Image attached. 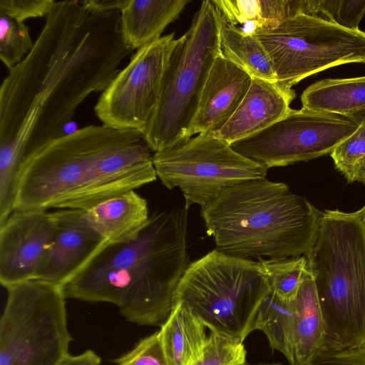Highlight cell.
Segmentation results:
<instances>
[{
  "label": "cell",
  "mask_w": 365,
  "mask_h": 365,
  "mask_svg": "<svg viewBox=\"0 0 365 365\" xmlns=\"http://www.w3.org/2000/svg\"><path fill=\"white\" fill-rule=\"evenodd\" d=\"M30 52L0 87V182L14 186L33 153L64 134L78 106L103 92L133 51L119 11L93 14L77 1H56Z\"/></svg>",
  "instance_id": "obj_1"
},
{
  "label": "cell",
  "mask_w": 365,
  "mask_h": 365,
  "mask_svg": "<svg viewBox=\"0 0 365 365\" xmlns=\"http://www.w3.org/2000/svg\"><path fill=\"white\" fill-rule=\"evenodd\" d=\"M143 133L88 125L53 139L21 165L14 211L87 210L156 180Z\"/></svg>",
  "instance_id": "obj_2"
},
{
  "label": "cell",
  "mask_w": 365,
  "mask_h": 365,
  "mask_svg": "<svg viewBox=\"0 0 365 365\" xmlns=\"http://www.w3.org/2000/svg\"><path fill=\"white\" fill-rule=\"evenodd\" d=\"M187 209L154 213L133 240L104 246L62 287L66 298L117 306L130 322L161 326L188 266Z\"/></svg>",
  "instance_id": "obj_3"
},
{
  "label": "cell",
  "mask_w": 365,
  "mask_h": 365,
  "mask_svg": "<svg viewBox=\"0 0 365 365\" xmlns=\"http://www.w3.org/2000/svg\"><path fill=\"white\" fill-rule=\"evenodd\" d=\"M322 215L287 184L259 179L228 187L202 207L207 235L238 257L288 259L311 249Z\"/></svg>",
  "instance_id": "obj_4"
},
{
  "label": "cell",
  "mask_w": 365,
  "mask_h": 365,
  "mask_svg": "<svg viewBox=\"0 0 365 365\" xmlns=\"http://www.w3.org/2000/svg\"><path fill=\"white\" fill-rule=\"evenodd\" d=\"M312 274L324 324L322 349L365 344V215L322 212L310 250Z\"/></svg>",
  "instance_id": "obj_5"
},
{
  "label": "cell",
  "mask_w": 365,
  "mask_h": 365,
  "mask_svg": "<svg viewBox=\"0 0 365 365\" xmlns=\"http://www.w3.org/2000/svg\"><path fill=\"white\" fill-rule=\"evenodd\" d=\"M269 292L259 260L215 249L188 264L174 304H185L210 331L243 342L255 330L258 309Z\"/></svg>",
  "instance_id": "obj_6"
},
{
  "label": "cell",
  "mask_w": 365,
  "mask_h": 365,
  "mask_svg": "<svg viewBox=\"0 0 365 365\" xmlns=\"http://www.w3.org/2000/svg\"><path fill=\"white\" fill-rule=\"evenodd\" d=\"M218 13L212 0L203 1L191 26L170 56L159 102L144 133L154 153L190 137L200 97L215 58L220 53Z\"/></svg>",
  "instance_id": "obj_7"
},
{
  "label": "cell",
  "mask_w": 365,
  "mask_h": 365,
  "mask_svg": "<svg viewBox=\"0 0 365 365\" xmlns=\"http://www.w3.org/2000/svg\"><path fill=\"white\" fill-rule=\"evenodd\" d=\"M0 319V365H59L69 355L62 287L30 279L6 287Z\"/></svg>",
  "instance_id": "obj_8"
},
{
  "label": "cell",
  "mask_w": 365,
  "mask_h": 365,
  "mask_svg": "<svg viewBox=\"0 0 365 365\" xmlns=\"http://www.w3.org/2000/svg\"><path fill=\"white\" fill-rule=\"evenodd\" d=\"M255 36L266 49L277 83L287 91L305 78L339 65L365 63V32L299 14Z\"/></svg>",
  "instance_id": "obj_9"
},
{
  "label": "cell",
  "mask_w": 365,
  "mask_h": 365,
  "mask_svg": "<svg viewBox=\"0 0 365 365\" xmlns=\"http://www.w3.org/2000/svg\"><path fill=\"white\" fill-rule=\"evenodd\" d=\"M153 163L162 183L179 187L185 207H205L224 190L266 178L267 168L236 152L213 133L197 134L170 149L153 153Z\"/></svg>",
  "instance_id": "obj_10"
},
{
  "label": "cell",
  "mask_w": 365,
  "mask_h": 365,
  "mask_svg": "<svg viewBox=\"0 0 365 365\" xmlns=\"http://www.w3.org/2000/svg\"><path fill=\"white\" fill-rule=\"evenodd\" d=\"M358 126L343 116L291 109L278 121L231 147L267 169L283 167L330 154Z\"/></svg>",
  "instance_id": "obj_11"
},
{
  "label": "cell",
  "mask_w": 365,
  "mask_h": 365,
  "mask_svg": "<svg viewBox=\"0 0 365 365\" xmlns=\"http://www.w3.org/2000/svg\"><path fill=\"white\" fill-rule=\"evenodd\" d=\"M176 41L173 32L137 50L101 93L94 106L102 125L144 134L158 106Z\"/></svg>",
  "instance_id": "obj_12"
},
{
  "label": "cell",
  "mask_w": 365,
  "mask_h": 365,
  "mask_svg": "<svg viewBox=\"0 0 365 365\" xmlns=\"http://www.w3.org/2000/svg\"><path fill=\"white\" fill-rule=\"evenodd\" d=\"M55 212L14 211L0 226V282L34 279L56 232Z\"/></svg>",
  "instance_id": "obj_13"
},
{
  "label": "cell",
  "mask_w": 365,
  "mask_h": 365,
  "mask_svg": "<svg viewBox=\"0 0 365 365\" xmlns=\"http://www.w3.org/2000/svg\"><path fill=\"white\" fill-rule=\"evenodd\" d=\"M53 242L42 259L34 279L63 287L75 277L106 243L90 226L85 210L59 209Z\"/></svg>",
  "instance_id": "obj_14"
},
{
  "label": "cell",
  "mask_w": 365,
  "mask_h": 365,
  "mask_svg": "<svg viewBox=\"0 0 365 365\" xmlns=\"http://www.w3.org/2000/svg\"><path fill=\"white\" fill-rule=\"evenodd\" d=\"M252 83V77L220 53L215 59L200 97L190 137L216 133L234 114Z\"/></svg>",
  "instance_id": "obj_15"
},
{
  "label": "cell",
  "mask_w": 365,
  "mask_h": 365,
  "mask_svg": "<svg viewBox=\"0 0 365 365\" xmlns=\"http://www.w3.org/2000/svg\"><path fill=\"white\" fill-rule=\"evenodd\" d=\"M295 96L294 91H287L275 81L252 78L250 87L234 114L213 133L230 145L253 135L284 117Z\"/></svg>",
  "instance_id": "obj_16"
},
{
  "label": "cell",
  "mask_w": 365,
  "mask_h": 365,
  "mask_svg": "<svg viewBox=\"0 0 365 365\" xmlns=\"http://www.w3.org/2000/svg\"><path fill=\"white\" fill-rule=\"evenodd\" d=\"M90 226L107 245L134 240L149 220L148 202L134 190H129L85 210Z\"/></svg>",
  "instance_id": "obj_17"
},
{
  "label": "cell",
  "mask_w": 365,
  "mask_h": 365,
  "mask_svg": "<svg viewBox=\"0 0 365 365\" xmlns=\"http://www.w3.org/2000/svg\"><path fill=\"white\" fill-rule=\"evenodd\" d=\"M190 0H128L120 11L125 46L134 51L159 38Z\"/></svg>",
  "instance_id": "obj_18"
},
{
  "label": "cell",
  "mask_w": 365,
  "mask_h": 365,
  "mask_svg": "<svg viewBox=\"0 0 365 365\" xmlns=\"http://www.w3.org/2000/svg\"><path fill=\"white\" fill-rule=\"evenodd\" d=\"M301 102L305 109L355 121L365 115V76L317 81L304 91Z\"/></svg>",
  "instance_id": "obj_19"
},
{
  "label": "cell",
  "mask_w": 365,
  "mask_h": 365,
  "mask_svg": "<svg viewBox=\"0 0 365 365\" xmlns=\"http://www.w3.org/2000/svg\"><path fill=\"white\" fill-rule=\"evenodd\" d=\"M206 326L182 302H175L159 331L169 365H191L207 339Z\"/></svg>",
  "instance_id": "obj_20"
},
{
  "label": "cell",
  "mask_w": 365,
  "mask_h": 365,
  "mask_svg": "<svg viewBox=\"0 0 365 365\" xmlns=\"http://www.w3.org/2000/svg\"><path fill=\"white\" fill-rule=\"evenodd\" d=\"M294 364H298L309 361L324 342V324L316 285L308 269L294 299Z\"/></svg>",
  "instance_id": "obj_21"
},
{
  "label": "cell",
  "mask_w": 365,
  "mask_h": 365,
  "mask_svg": "<svg viewBox=\"0 0 365 365\" xmlns=\"http://www.w3.org/2000/svg\"><path fill=\"white\" fill-rule=\"evenodd\" d=\"M227 22L254 35L267 25L304 14L305 0H212Z\"/></svg>",
  "instance_id": "obj_22"
},
{
  "label": "cell",
  "mask_w": 365,
  "mask_h": 365,
  "mask_svg": "<svg viewBox=\"0 0 365 365\" xmlns=\"http://www.w3.org/2000/svg\"><path fill=\"white\" fill-rule=\"evenodd\" d=\"M218 20L222 55L252 78L277 82L270 58L260 41L225 21L219 13Z\"/></svg>",
  "instance_id": "obj_23"
},
{
  "label": "cell",
  "mask_w": 365,
  "mask_h": 365,
  "mask_svg": "<svg viewBox=\"0 0 365 365\" xmlns=\"http://www.w3.org/2000/svg\"><path fill=\"white\" fill-rule=\"evenodd\" d=\"M294 299L287 300L269 292L261 303L255 320V330L262 331L273 350L282 354L294 364Z\"/></svg>",
  "instance_id": "obj_24"
},
{
  "label": "cell",
  "mask_w": 365,
  "mask_h": 365,
  "mask_svg": "<svg viewBox=\"0 0 365 365\" xmlns=\"http://www.w3.org/2000/svg\"><path fill=\"white\" fill-rule=\"evenodd\" d=\"M354 122L359 126L354 133L330 153L335 168L349 183L365 185V115Z\"/></svg>",
  "instance_id": "obj_25"
},
{
  "label": "cell",
  "mask_w": 365,
  "mask_h": 365,
  "mask_svg": "<svg viewBox=\"0 0 365 365\" xmlns=\"http://www.w3.org/2000/svg\"><path fill=\"white\" fill-rule=\"evenodd\" d=\"M267 275L270 292L287 300H294L307 269L304 255L288 259H259Z\"/></svg>",
  "instance_id": "obj_26"
},
{
  "label": "cell",
  "mask_w": 365,
  "mask_h": 365,
  "mask_svg": "<svg viewBox=\"0 0 365 365\" xmlns=\"http://www.w3.org/2000/svg\"><path fill=\"white\" fill-rule=\"evenodd\" d=\"M34 44L24 22L0 14V58L8 70L19 63Z\"/></svg>",
  "instance_id": "obj_27"
},
{
  "label": "cell",
  "mask_w": 365,
  "mask_h": 365,
  "mask_svg": "<svg viewBox=\"0 0 365 365\" xmlns=\"http://www.w3.org/2000/svg\"><path fill=\"white\" fill-rule=\"evenodd\" d=\"M246 356L243 342L210 331L200 355L191 365H244Z\"/></svg>",
  "instance_id": "obj_28"
},
{
  "label": "cell",
  "mask_w": 365,
  "mask_h": 365,
  "mask_svg": "<svg viewBox=\"0 0 365 365\" xmlns=\"http://www.w3.org/2000/svg\"><path fill=\"white\" fill-rule=\"evenodd\" d=\"M364 15L365 0L312 1V16L347 29L359 30V23Z\"/></svg>",
  "instance_id": "obj_29"
},
{
  "label": "cell",
  "mask_w": 365,
  "mask_h": 365,
  "mask_svg": "<svg viewBox=\"0 0 365 365\" xmlns=\"http://www.w3.org/2000/svg\"><path fill=\"white\" fill-rule=\"evenodd\" d=\"M117 365H169L159 331L142 339L134 348L115 360Z\"/></svg>",
  "instance_id": "obj_30"
},
{
  "label": "cell",
  "mask_w": 365,
  "mask_h": 365,
  "mask_svg": "<svg viewBox=\"0 0 365 365\" xmlns=\"http://www.w3.org/2000/svg\"><path fill=\"white\" fill-rule=\"evenodd\" d=\"M54 0H0V14L24 22L31 18L46 16Z\"/></svg>",
  "instance_id": "obj_31"
},
{
  "label": "cell",
  "mask_w": 365,
  "mask_h": 365,
  "mask_svg": "<svg viewBox=\"0 0 365 365\" xmlns=\"http://www.w3.org/2000/svg\"><path fill=\"white\" fill-rule=\"evenodd\" d=\"M292 365H365V344L343 349H322L309 361Z\"/></svg>",
  "instance_id": "obj_32"
},
{
  "label": "cell",
  "mask_w": 365,
  "mask_h": 365,
  "mask_svg": "<svg viewBox=\"0 0 365 365\" xmlns=\"http://www.w3.org/2000/svg\"><path fill=\"white\" fill-rule=\"evenodd\" d=\"M128 0H84L80 3L90 14H99L113 11H120Z\"/></svg>",
  "instance_id": "obj_33"
},
{
  "label": "cell",
  "mask_w": 365,
  "mask_h": 365,
  "mask_svg": "<svg viewBox=\"0 0 365 365\" xmlns=\"http://www.w3.org/2000/svg\"><path fill=\"white\" fill-rule=\"evenodd\" d=\"M101 358L92 350H86L83 353L66 356L59 365H101Z\"/></svg>",
  "instance_id": "obj_34"
},
{
  "label": "cell",
  "mask_w": 365,
  "mask_h": 365,
  "mask_svg": "<svg viewBox=\"0 0 365 365\" xmlns=\"http://www.w3.org/2000/svg\"><path fill=\"white\" fill-rule=\"evenodd\" d=\"M257 365H280L279 364H257Z\"/></svg>",
  "instance_id": "obj_35"
},
{
  "label": "cell",
  "mask_w": 365,
  "mask_h": 365,
  "mask_svg": "<svg viewBox=\"0 0 365 365\" xmlns=\"http://www.w3.org/2000/svg\"><path fill=\"white\" fill-rule=\"evenodd\" d=\"M244 365H250V364H244Z\"/></svg>",
  "instance_id": "obj_36"
}]
</instances>
